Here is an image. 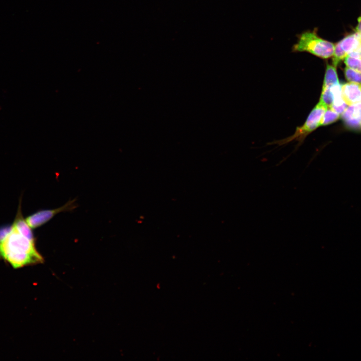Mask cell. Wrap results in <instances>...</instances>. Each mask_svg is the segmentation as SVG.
I'll return each mask as SVG.
<instances>
[{"label":"cell","instance_id":"cell-1","mask_svg":"<svg viewBox=\"0 0 361 361\" xmlns=\"http://www.w3.org/2000/svg\"><path fill=\"white\" fill-rule=\"evenodd\" d=\"M0 258L14 269L44 261L35 247V239L27 237L14 223L0 230Z\"/></svg>","mask_w":361,"mask_h":361},{"label":"cell","instance_id":"cell-2","mask_svg":"<svg viewBox=\"0 0 361 361\" xmlns=\"http://www.w3.org/2000/svg\"><path fill=\"white\" fill-rule=\"evenodd\" d=\"M335 44L321 37L317 28L304 31L297 35V40L292 47L293 52H307L315 56L327 59L332 57Z\"/></svg>","mask_w":361,"mask_h":361},{"label":"cell","instance_id":"cell-3","mask_svg":"<svg viewBox=\"0 0 361 361\" xmlns=\"http://www.w3.org/2000/svg\"><path fill=\"white\" fill-rule=\"evenodd\" d=\"M327 107L320 101L309 114L305 123L297 127L294 134L284 140L277 141L279 145L287 143L293 140L302 141L310 133L320 126V122Z\"/></svg>","mask_w":361,"mask_h":361},{"label":"cell","instance_id":"cell-4","mask_svg":"<svg viewBox=\"0 0 361 361\" xmlns=\"http://www.w3.org/2000/svg\"><path fill=\"white\" fill-rule=\"evenodd\" d=\"M76 207L75 200H70L57 208L39 210L27 217L25 220L32 229H35L45 224L59 213L71 211Z\"/></svg>","mask_w":361,"mask_h":361},{"label":"cell","instance_id":"cell-5","mask_svg":"<svg viewBox=\"0 0 361 361\" xmlns=\"http://www.w3.org/2000/svg\"><path fill=\"white\" fill-rule=\"evenodd\" d=\"M342 118L350 128L361 130V102L349 105L342 113Z\"/></svg>","mask_w":361,"mask_h":361},{"label":"cell","instance_id":"cell-6","mask_svg":"<svg viewBox=\"0 0 361 361\" xmlns=\"http://www.w3.org/2000/svg\"><path fill=\"white\" fill-rule=\"evenodd\" d=\"M342 97L347 105L361 102V84L349 82L341 86Z\"/></svg>","mask_w":361,"mask_h":361},{"label":"cell","instance_id":"cell-7","mask_svg":"<svg viewBox=\"0 0 361 361\" xmlns=\"http://www.w3.org/2000/svg\"><path fill=\"white\" fill-rule=\"evenodd\" d=\"M361 44V33L355 32L350 34L336 43L334 48L348 55Z\"/></svg>","mask_w":361,"mask_h":361},{"label":"cell","instance_id":"cell-8","mask_svg":"<svg viewBox=\"0 0 361 361\" xmlns=\"http://www.w3.org/2000/svg\"><path fill=\"white\" fill-rule=\"evenodd\" d=\"M339 83L336 66L327 64L323 88H330Z\"/></svg>","mask_w":361,"mask_h":361},{"label":"cell","instance_id":"cell-9","mask_svg":"<svg viewBox=\"0 0 361 361\" xmlns=\"http://www.w3.org/2000/svg\"><path fill=\"white\" fill-rule=\"evenodd\" d=\"M340 117V114L331 108H327L320 122V126H325L334 122Z\"/></svg>","mask_w":361,"mask_h":361},{"label":"cell","instance_id":"cell-10","mask_svg":"<svg viewBox=\"0 0 361 361\" xmlns=\"http://www.w3.org/2000/svg\"><path fill=\"white\" fill-rule=\"evenodd\" d=\"M333 99V94L330 87L323 88L319 101L327 108H330L332 105Z\"/></svg>","mask_w":361,"mask_h":361},{"label":"cell","instance_id":"cell-11","mask_svg":"<svg viewBox=\"0 0 361 361\" xmlns=\"http://www.w3.org/2000/svg\"><path fill=\"white\" fill-rule=\"evenodd\" d=\"M344 73L346 78L349 81L361 84V72L346 67Z\"/></svg>","mask_w":361,"mask_h":361},{"label":"cell","instance_id":"cell-12","mask_svg":"<svg viewBox=\"0 0 361 361\" xmlns=\"http://www.w3.org/2000/svg\"><path fill=\"white\" fill-rule=\"evenodd\" d=\"M344 60L347 67L361 72V58L347 56Z\"/></svg>","mask_w":361,"mask_h":361},{"label":"cell","instance_id":"cell-13","mask_svg":"<svg viewBox=\"0 0 361 361\" xmlns=\"http://www.w3.org/2000/svg\"></svg>","mask_w":361,"mask_h":361}]
</instances>
